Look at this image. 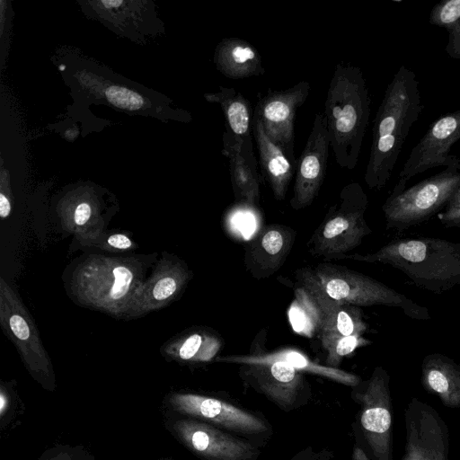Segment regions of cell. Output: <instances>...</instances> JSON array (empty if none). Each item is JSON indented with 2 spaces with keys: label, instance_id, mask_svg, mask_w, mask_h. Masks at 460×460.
Returning a JSON list of instances; mask_svg holds the SVG:
<instances>
[{
  "label": "cell",
  "instance_id": "cell-17",
  "mask_svg": "<svg viewBox=\"0 0 460 460\" xmlns=\"http://www.w3.org/2000/svg\"><path fill=\"white\" fill-rule=\"evenodd\" d=\"M177 430L187 446L205 460H257L258 447L208 423L182 420Z\"/></svg>",
  "mask_w": 460,
  "mask_h": 460
},
{
  "label": "cell",
  "instance_id": "cell-24",
  "mask_svg": "<svg viewBox=\"0 0 460 460\" xmlns=\"http://www.w3.org/2000/svg\"><path fill=\"white\" fill-rule=\"evenodd\" d=\"M222 154L228 161L235 200L250 208L257 207L261 196L258 165L244 156L241 144L226 129L223 133Z\"/></svg>",
  "mask_w": 460,
  "mask_h": 460
},
{
  "label": "cell",
  "instance_id": "cell-21",
  "mask_svg": "<svg viewBox=\"0 0 460 460\" xmlns=\"http://www.w3.org/2000/svg\"><path fill=\"white\" fill-rule=\"evenodd\" d=\"M208 102L217 103L224 113L226 130L242 146L244 156L258 165L252 146V116L250 102L233 87L221 86L214 93L205 94Z\"/></svg>",
  "mask_w": 460,
  "mask_h": 460
},
{
  "label": "cell",
  "instance_id": "cell-26",
  "mask_svg": "<svg viewBox=\"0 0 460 460\" xmlns=\"http://www.w3.org/2000/svg\"><path fill=\"white\" fill-rule=\"evenodd\" d=\"M296 298L288 310L289 323L294 331L301 335L312 337L321 330V314L309 291L298 284Z\"/></svg>",
  "mask_w": 460,
  "mask_h": 460
},
{
  "label": "cell",
  "instance_id": "cell-3",
  "mask_svg": "<svg viewBox=\"0 0 460 460\" xmlns=\"http://www.w3.org/2000/svg\"><path fill=\"white\" fill-rule=\"evenodd\" d=\"M340 259L390 265L417 287L434 294L460 287V242L436 237L398 238L375 252L346 254Z\"/></svg>",
  "mask_w": 460,
  "mask_h": 460
},
{
  "label": "cell",
  "instance_id": "cell-9",
  "mask_svg": "<svg viewBox=\"0 0 460 460\" xmlns=\"http://www.w3.org/2000/svg\"><path fill=\"white\" fill-rule=\"evenodd\" d=\"M239 376L246 386L287 412L307 404L312 398L304 373L281 361L240 364Z\"/></svg>",
  "mask_w": 460,
  "mask_h": 460
},
{
  "label": "cell",
  "instance_id": "cell-25",
  "mask_svg": "<svg viewBox=\"0 0 460 460\" xmlns=\"http://www.w3.org/2000/svg\"><path fill=\"white\" fill-rule=\"evenodd\" d=\"M217 69L230 79H244L265 73L262 59L250 42L237 37L224 38L214 53Z\"/></svg>",
  "mask_w": 460,
  "mask_h": 460
},
{
  "label": "cell",
  "instance_id": "cell-19",
  "mask_svg": "<svg viewBox=\"0 0 460 460\" xmlns=\"http://www.w3.org/2000/svg\"><path fill=\"white\" fill-rule=\"evenodd\" d=\"M298 284L305 287L314 299L321 314L319 335L334 333L340 335H363L367 324L364 321L360 307L334 300L299 270H296Z\"/></svg>",
  "mask_w": 460,
  "mask_h": 460
},
{
  "label": "cell",
  "instance_id": "cell-35",
  "mask_svg": "<svg viewBox=\"0 0 460 460\" xmlns=\"http://www.w3.org/2000/svg\"><path fill=\"white\" fill-rule=\"evenodd\" d=\"M353 460H369L366 453L357 446H354L352 452Z\"/></svg>",
  "mask_w": 460,
  "mask_h": 460
},
{
  "label": "cell",
  "instance_id": "cell-30",
  "mask_svg": "<svg viewBox=\"0 0 460 460\" xmlns=\"http://www.w3.org/2000/svg\"><path fill=\"white\" fill-rule=\"evenodd\" d=\"M106 98L114 106L136 111L144 105V99L137 93L120 86H111L105 92Z\"/></svg>",
  "mask_w": 460,
  "mask_h": 460
},
{
  "label": "cell",
  "instance_id": "cell-5",
  "mask_svg": "<svg viewBox=\"0 0 460 460\" xmlns=\"http://www.w3.org/2000/svg\"><path fill=\"white\" fill-rule=\"evenodd\" d=\"M299 270L334 300L358 307L383 305L398 308L414 320L428 321L431 318L427 307L385 283L347 267L321 262Z\"/></svg>",
  "mask_w": 460,
  "mask_h": 460
},
{
  "label": "cell",
  "instance_id": "cell-7",
  "mask_svg": "<svg viewBox=\"0 0 460 460\" xmlns=\"http://www.w3.org/2000/svg\"><path fill=\"white\" fill-rule=\"evenodd\" d=\"M367 206V196L358 182L345 185L308 240L309 253L324 261L340 260L360 245L372 233L365 218Z\"/></svg>",
  "mask_w": 460,
  "mask_h": 460
},
{
  "label": "cell",
  "instance_id": "cell-31",
  "mask_svg": "<svg viewBox=\"0 0 460 460\" xmlns=\"http://www.w3.org/2000/svg\"><path fill=\"white\" fill-rule=\"evenodd\" d=\"M437 217L446 227L460 229V187Z\"/></svg>",
  "mask_w": 460,
  "mask_h": 460
},
{
  "label": "cell",
  "instance_id": "cell-33",
  "mask_svg": "<svg viewBox=\"0 0 460 460\" xmlns=\"http://www.w3.org/2000/svg\"><path fill=\"white\" fill-rule=\"evenodd\" d=\"M333 454L326 448L315 450L309 446L306 448L297 452L288 460H332Z\"/></svg>",
  "mask_w": 460,
  "mask_h": 460
},
{
  "label": "cell",
  "instance_id": "cell-32",
  "mask_svg": "<svg viewBox=\"0 0 460 460\" xmlns=\"http://www.w3.org/2000/svg\"><path fill=\"white\" fill-rule=\"evenodd\" d=\"M89 245L101 247L102 249L111 252L128 251L134 249L133 247L135 246L132 240L127 234L122 233L111 234L106 238L102 240L101 239V243H93Z\"/></svg>",
  "mask_w": 460,
  "mask_h": 460
},
{
  "label": "cell",
  "instance_id": "cell-34",
  "mask_svg": "<svg viewBox=\"0 0 460 460\" xmlns=\"http://www.w3.org/2000/svg\"><path fill=\"white\" fill-rule=\"evenodd\" d=\"M11 213V202L4 193H0V217L2 219L6 218Z\"/></svg>",
  "mask_w": 460,
  "mask_h": 460
},
{
  "label": "cell",
  "instance_id": "cell-1",
  "mask_svg": "<svg viewBox=\"0 0 460 460\" xmlns=\"http://www.w3.org/2000/svg\"><path fill=\"white\" fill-rule=\"evenodd\" d=\"M422 109L416 75L402 65L388 84L374 119L364 175L369 189L380 190L389 181L405 139Z\"/></svg>",
  "mask_w": 460,
  "mask_h": 460
},
{
  "label": "cell",
  "instance_id": "cell-29",
  "mask_svg": "<svg viewBox=\"0 0 460 460\" xmlns=\"http://www.w3.org/2000/svg\"><path fill=\"white\" fill-rule=\"evenodd\" d=\"M320 338L326 351L325 365L334 368H339L342 359L351 355L357 349L372 343L363 335L325 333L321 334Z\"/></svg>",
  "mask_w": 460,
  "mask_h": 460
},
{
  "label": "cell",
  "instance_id": "cell-6",
  "mask_svg": "<svg viewBox=\"0 0 460 460\" xmlns=\"http://www.w3.org/2000/svg\"><path fill=\"white\" fill-rule=\"evenodd\" d=\"M351 398L359 405L353 423L355 446L369 460H393V406L390 376L381 366L370 376L351 387Z\"/></svg>",
  "mask_w": 460,
  "mask_h": 460
},
{
  "label": "cell",
  "instance_id": "cell-18",
  "mask_svg": "<svg viewBox=\"0 0 460 460\" xmlns=\"http://www.w3.org/2000/svg\"><path fill=\"white\" fill-rule=\"evenodd\" d=\"M296 232L290 226H264L244 247V266L255 279L271 277L284 265L294 245Z\"/></svg>",
  "mask_w": 460,
  "mask_h": 460
},
{
  "label": "cell",
  "instance_id": "cell-22",
  "mask_svg": "<svg viewBox=\"0 0 460 460\" xmlns=\"http://www.w3.org/2000/svg\"><path fill=\"white\" fill-rule=\"evenodd\" d=\"M252 135L256 142L262 174L269 182L275 199L283 200L296 167L284 151L267 136L261 119L254 111Z\"/></svg>",
  "mask_w": 460,
  "mask_h": 460
},
{
  "label": "cell",
  "instance_id": "cell-23",
  "mask_svg": "<svg viewBox=\"0 0 460 460\" xmlns=\"http://www.w3.org/2000/svg\"><path fill=\"white\" fill-rule=\"evenodd\" d=\"M420 382L441 403L460 410V365L443 353L426 355L421 362Z\"/></svg>",
  "mask_w": 460,
  "mask_h": 460
},
{
  "label": "cell",
  "instance_id": "cell-8",
  "mask_svg": "<svg viewBox=\"0 0 460 460\" xmlns=\"http://www.w3.org/2000/svg\"><path fill=\"white\" fill-rule=\"evenodd\" d=\"M460 187V158L399 194H390L382 206L385 226L402 232L442 211Z\"/></svg>",
  "mask_w": 460,
  "mask_h": 460
},
{
  "label": "cell",
  "instance_id": "cell-2",
  "mask_svg": "<svg viewBox=\"0 0 460 460\" xmlns=\"http://www.w3.org/2000/svg\"><path fill=\"white\" fill-rule=\"evenodd\" d=\"M153 257L91 254L74 268L67 292L82 306L125 320L135 294L147 279Z\"/></svg>",
  "mask_w": 460,
  "mask_h": 460
},
{
  "label": "cell",
  "instance_id": "cell-20",
  "mask_svg": "<svg viewBox=\"0 0 460 460\" xmlns=\"http://www.w3.org/2000/svg\"><path fill=\"white\" fill-rule=\"evenodd\" d=\"M215 360L239 365L252 362L281 361L304 374L316 375L349 387L357 385L362 380L359 376L353 373L317 363L301 350L294 348H284L272 352L253 350L248 355L217 357Z\"/></svg>",
  "mask_w": 460,
  "mask_h": 460
},
{
  "label": "cell",
  "instance_id": "cell-16",
  "mask_svg": "<svg viewBox=\"0 0 460 460\" xmlns=\"http://www.w3.org/2000/svg\"><path fill=\"white\" fill-rule=\"evenodd\" d=\"M330 137L323 111L315 114L305 146L296 163L293 197L290 207L299 210L310 206L324 180Z\"/></svg>",
  "mask_w": 460,
  "mask_h": 460
},
{
  "label": "cell",
  "instance_id": "cell-36",
  "mask_svg": "<svg viewBox=\"0 0 460 460\" xmlns=\"http://www.w3.org/2000/svg\"><path fill=\"white\" fill-rule=\"evenodd\" d=\"M4 408H5V399H4V394H1V399H0V410H1V412H3L4 411Z\"/></svg>",
  "mask_w": 460,
  "mask_h": 460
},
{
  "label": "cell",
  "instance_id": "cell-14",
  "mask_svg": "<svg viewBox=\"0 0 460 460\" xmlns=\"http://www.w3.org/2000/svg\"><path fill=\"white\" fill-rule=\"evenodd\" d=\"M309 92L310 84L305 80L285 90L269 91L258 101L254 110L267 136L284 151L296 167L295 117L297 110L305 102Z\"/></svg>",
  "mask_w": 460,
  "mask_h": 460
},
{
  "label": "cell",
  "instance_id": "cell-27",
  "mask_svg": "<svg viewBox=\"0 0 460 460\" xmlns=\"http://www.w3.org/2000/svg\"><path fill=\"white\" fill-rule=\"evenodd\" d=\"M222 347V340L206 331L193 332L174 343V354L181 360L209 362Z\"/></svg>",
  "mask_w": 460,
  "mask_h": 460
},
{
  "label": "cell",
  "instance_id": "cell-4",
  "mask_svg": "<svg viewBox=\"0 0 460 460\" xmlns=\"http://www.w3.org/2000/svg\"><path fill=\"white\" fill-rule=\"evenodd\" d=\"M371 99L362 70L349 63L336 65L324 102L331 148L341 168L354 169L370 116Z\"/></svg>",
  "mask_w": 460,
  "mask_h": 460
},
{
  "label": "cell",
  "instance_id": "cell-10",
  "mask_svg": "<svg viewBox=\"0 0 460 460\" xmlns=\"http://www.w3.org/2000/svg\"><path fill=\"white\" fill-rule=\"evenodd\" d=\"M172 402L179 411L254 444L255 439L269 438L271 434V427L263 416L220 399L188 394L175 395Z\"/></svg>",
  "mask_w": 460,
  "mask_h": 460
},
{
  "label": "cell",
  "instance_id": "cell-37",
  "mask_svg": "<svg viewBox=\"0 0 460 460\" xmlns=\"http://www.w3.org/2000/svg\"><path fill=\"white\" fill-rule=\"evenodd\" d=\"M59 68H60L61 70H63V69H65V68H66V66H59Z\"/></svg>",
  "mask_w": 460,
  "mask_h": 460
},
{
  "label": "cell",
  "instance_id": "cell-28",
  "mask_svg": "<svg viewBox=\"0 0 460 460\" xmlns=\"http://www.w3.org/2000/svg\"><path fill=\"white\" fill-rule=\"evenodd\" d=\"M429 23L448 32L445 50L450 58L460 59V0H443L436 4L429 13Z\"/></svg>",
  "mask_w": 460,
  "mask_h": 460
},
{
  "label": "cell",
  "instance_id": "cell-11",
  "mask_svg": "<svg viewBox=\"0 0 460 460\" xmlns=\"http://www.w3.org/2000/svg\"><path fill=\"white\" fill-rule=\"evenodd\" d=\"M403 417L405 447L401 460H448L449 429L432 406L412 397Z\"/></svg>",
  "mask_w": 460,
  "mask_h": 460
},
{
  "label": "cell",
  "instance_id": "cell-12",
  "mask_svg": "<svg viewBox=\"0 0 460 460\" xmlns=\"http://www.w3.org/2000/svg\"><path fill=\"white\" fill-rule=\"evenodd\" d=\"M460 139V109L433 122L411 149L390 194H399L414 176L435 167H446L454 159L452 146Z\"/></svg>",
  "mask_w": 460,
  "mask_h": 460
},
{
  "label": "cell",
  "instance_id": "cell-13",
  "mask_svg": "<svg viewBox=\"0 0 460 460\" xmlns=\"http://www.w3.org/2000/svg\"><path fill=\"white\" fill-rule=\"evenodd\" d=\"M0 324L30 368L43 372L49 369V359L30 312L3 278L0 279Z\"/></svg>",
  "mask_w": 460,
  "mask_h": 460
},
{
  "label": "cell",
  "instance_id": "cell-15",
  "mask_svg": "<svg viewBox=\"0 0 460 460\" xmlns=\"http://www.w3.org/2000/svg\"><path fill=\"white\" fill-rule=\"evenodd\" d=\"M191 278L192 272L185 261L164 253L135 294L125 320L141 317L168 305L180 296Z\"/></svg>",
  "mask_w": 460,
  "mask_h": 460
}]
</instances>
